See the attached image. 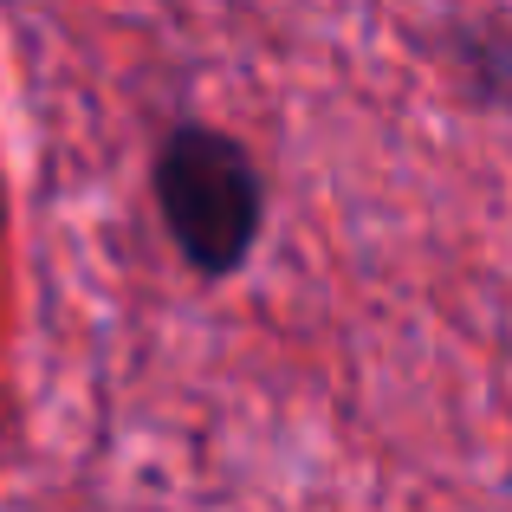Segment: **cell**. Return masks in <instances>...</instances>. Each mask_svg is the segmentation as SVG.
Here are the masks:
<instances>
[{
	"label": "cell",
	"instance_id": "6da1fadb",
	"mask_svg": "<svg viewBox=\"0 0 512 512\" xmlns=\"http://www.w3.org/2000/svg\"><path fill=\"white\" fill-rule=\"evenodd\" d=\"M156 208L195 273H234L266 221L253 156L214 124H175L156 150Z\"/></svg>",
	"mask_w": 512,
	"mask_h": 512
}]
</instances>
